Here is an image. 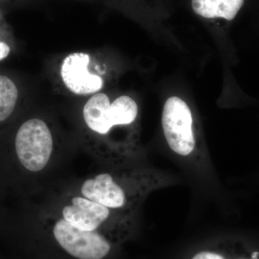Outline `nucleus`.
Returning a JSON list of instances; mask_svg holds the SVG:
<instances>
[{
    "instance_id": "nucleus-1",
    "label": "nucleus",
    "mask_w": 259,
    "mask_h": 259,
    "mask_svg": "<svg viewBox=\"0 0 259 259\" xmlns=\"http://www.w3.org/2000/svg\"><path fill=\"white\" fill-rule=\"evenodd\" d=\"M15 152L22 166L40 173L50 163L54 152L52 133L45 121L32 118L20 126L15 137Z\"/></svg>"
},
{
    "instance_id": "nucleus-2",
    "label": "nucleus",
    "mask_w": 259,
    "mask_h": 259,
    "mask_svg": "<svg viewBox=\"0 0 259 259\" xmlns=\"http://www.w3.org/2000/svg\"><path fill=\"white\" fill-rule=\"evenodd\" d=\"M139 112L137 104L128 96H121L110 102L104 93H97L85 104L83 118L94 134L105 136L116 125H125L136 120Z\"/></svg>"
},
{
    "instance_id": "nucleus-3",
    "label": "nucleus",
    "mask_w": 259,
    "mask_h": 259,
    "mask_svg": "<svg viewBox=\"0 0 259 259\" xmlns=\"http://www.w3.org/2000/svg\"><path fill=\"white\" fill-rule=\"evenodd\" d=\"M52 233L59 246L76 259H103L111 250L100 231H81L60 217L55 220Z\"/></svg>"
},
{
    "instance_id": "nucleus-4",
    "label": "nucleus",
    "mask_w": 259,
    "mask_h": 259,
    "mask_svg": "<svg viewBox=\"0 0 259 259\" xmlns=\"http://www.w3.org/2000/svg\"><path fill=\"white\" fill-rule=\"evenodd\" d=\"M161 122L163 134L172 151L181 156L190 155L195 141L192 112L187 103L180 97L168 98L163 106Z\"/></svg>"
},
{
    "instance_id": "nucleus-5",
    "label": "nucleus",
    "mask_w": 259,
    "mask_h": 259,
    "mask_svg": "<svg viewBox=\"0 0 259 259\" xmlns=\"http://www.w3.org/2000/svg\"><path fill=\"white\" fill-rule=\"evenodd\" d=\"M112 209L95 201L74 194L63 204L60 218L84 231H100L111 216Z\"/></svg>"
},
{
    "instance_id": "nucleus-6",
    "label": "nucleus",
    "mask_w": 259,
    "mask_h": 259,
    "mask_svg": "<svg viewBox=\"0 0 259 259\" xmlns=\"http://www.w3.org/2000/svg\"><path fill=\"white\" fill-rule=\"evenodd\" d=\"M90 56L84 53H73L65 58L61 68L63 82L71 93L90 95L100 91L103 85L100 76L89 71Z\"/></svg>"
},
{
    "instance_id": "nucleus-7",
    "label": "nucleus",
    "mask_w": 259,
    "mask_h": 259,
    "mask_svg": "<svg viewBox=\"0 0 259 259\" xmlns=\"http://www.w3.org/2000/svg\"><path fill=\"white\" fill-rule=\"evenodd\" d=\"M79 192L83 197L112 210L125 207L127 202L125 191L108 173L87 179L80 185Z\"/></svg>"
},
{
    "instance_id": "nucleus-8",
    "label": "nucleus",
    "mask_w": 259,
    "mask_h": 259,
    "mask_svg": "<svg viewBox=\"0 0 259 259\" xmlns=\"http://www.w3.org/2000/svg\"><path fill=\"white\" fill-rule=\"evenodd\" d=\"M18 97V88L13 80L0 75V122L6 120L12 115Z\"/></svg>"
},
{
    "instance_id": "nucleus-9",
    "label": "nucleus",
    "mask_w": 259,
    "mask_h": 259,
    "mask_svg": "<svg viewBox=\"0 0 259 259\" xmlns=\"http://www.w3.org/2000/svg\"><path fill=\"white\" fill-rule=\"evenodd\" d=\"M192 259H226L223 255L210 251H202L197 253Z\"/></svg>"
},
{
    "instance_id": "nucleus-10",
    "label": "nucleus",
    "mask_w": 259,
    "mask_h": 259,
    "mask_svg": "<svg viewBox=\"0 0 259 259\" xmlns=\"http://www.w3.org/2000/svg\"><path fill=\"white\" fill-rule=\"evenodd\" d=\"M10 52V48L8 44L0 41V61L3 60L8 57Z\"/></svg>"
}]
</instances>
